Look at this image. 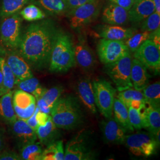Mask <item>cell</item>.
Returning <instances> with one entry per match:
<instances>
[{"label":"cell","instance_id":"24","mask_svg":"<svg viewBox=\"0 0 160 160\" xmlns=\"http://www.w3.org/2000/svg\"><path fill=\"white\" fill-rule=\"evenodd\" d=\"M12 91H10L0 97V118L11 125L17 119L12 104Z\"/></svg>","mask_w":160,"mask_h":160},{"label":"cell","instance_id":"30","mask_svg":"<svg viewBox=\"0 0 160 160\" xmlns=\"http://www.w3.org/2000/svg\"><path fill=\"white\" fill-rule=\"evenodd\" d=\"M18 87L24 92L32 94L36 99L41 97L45 88L40 86L39 80L33 77L17 82Z\"/></svg>","mask_w":160,"mask_h":160},{"label":"cell","instance_id":"14","mask_svg":"<svg viewBox=\"0 0 160 160\" xmlns=\"http://www.w3.org/2000/svg\"><path fill=\"white\" fill-rule=\"evenodd\" d=\"M102 124V131L104 139L108 143L122 144L124 143L125 130L112 117L107 118Z\"/></svg>","mask_w":160,"mask_h":160},{"label":"cell","instance_id":"44","mask_svg":"<svg viewBox=\"0 0 160 160\" xmlns=\"http://www.w3.org/2000/svg\"><path fill=\"white\" fill-rule=\"evenodd\" d=\"M93 0H66L69 9L72 10L84 4L91 2Z\"/></svg>","mask_w":160,"mask_h":160},{"label":"cell","instance_id":"13","mask_svg":"<svg viewBox=\"0 0 160 160\" xmlns=\"http://www.w3.org/2000/svg\"><path fill=\"white\" fill-rule=\"evenodd\" d=\"M5 60L15 76L16 84L33 77L29 64L21 55L15 53H8Z\"/></svg>","mask_w":160,"mask_h":160},{"label":"cell","instance_id":"3","mask_svg":"<svg viewBox=\"0 0 160 160\" xmlns=\"http://www.w3.org/2000/svg\"><path fill=\"white\" fill-rule=\"evenodd\" d=\"M74 46L68 33L59 31L52 50L49 69L53 72L68 71L75 65Z\"/></svg>","mask_w":160,"mask_h":160},{"label":"cell","instance_id":"18","mask_svg":"<svg viewBox=\"0 0 160 160\" xmlns=\"http://www.w3.org/2000/svg\"><path fill=\"white\" fill-rule=\"evenodd\" d=\"M103 20L110 25L120 26L127 23L128 11L112 2L106 6L103 12Z\"/></svg>","mask_w":160,"mask_h":160},{"label":"cell","instance_id":"17","mask_svg":"<svg viewBox=\"0 0 160 160\" xmlns=\"http://www.w3.org/2000/svg\"><path fill=\"white\" fill-rule=\"evenodd\" d=\"M75 59L80 68L90 71L94 67L96 61L92 49L84 40H81L74 46Z\"/></svg>","mask_w":160,"mask_h":160},{"label":"cell","instance_id":"28","mask_svg":"<svg viewBox=\"0 0 160 160\" xmlns=\"http://www.w3.org/2000/svg\"><path fill=\"white\" fill-rule=\"evenodd\" d=\"M37 3L47 12L54 14H63L70 10L66 0H38Z\"/></svg>","mask_w":160,"mask_h":160},{"label":"cell","instance_id":"32","mask_svg":"<svg viewBox=\"0 0 160 160\" xmlns=\"http://www.w3.org/2000/svg\"><path fill=\"white\" fill-rule=\"evenodd\" d=\"M42 149L38 143H29L24 145L21 150V160H41L42 155Z\"/></svg>","mask_w":160,"mask_h":160},{"label":"cell","instance_id":"15","mask_svg":"<svg viewBox=\"0 0 160 160\" xmlns=\"http://www.w3.org/2000/svg\"><path fill=\"white\" fill-rule=\"evenodd\" d=\"M155 12L152 0H135L128 10V20L132 23H139L144 20Z\"/></svg>","mask_w":160,"mask_h":160},{"label":"cell","instance_id":"31","mask_svg":"<svg viewBox=\"0 0 160 160\" xmlns=\"http://www.w3.org/2000/svg\"><path fill=\"white\" fill-rule=\"evenodd\" d=\"M142 91L145 103L155 107H160V82L148 85Z\"/></svg>","mask_w":160,"mask_h":160},{"label":"cell","instance_id":"38","mask_svg":"<svg viewBox=\"0 0 160 160\" xmlns=\"http://www.w3.org/2000/svg\"><path fill=\"white\" fill-rule=\"evenodd\" d=\"M141 26V30L151 32L160 28V14L154 12L143 20Z\"/></svg>","mask_w":160,"mask_h":160},{"label":"cell","instance_id":"33","mask_svg":"<svg viewBox=\"0 0 160 160\" xmlns=\"http://www.w3.org/2000/svg\"><path fill=\"white\" fill-rule=\"evenodd\" d=\"M0 69H1L4 80V88L5 93L12 91L16 84V78L12 69L3 58L0 57Z\"/></svg>","mask_w":160,"mask_h":160},{"label":"cell","instance_id":"49","mask_svg":"<svg viewBox=\"0 0 160 160\" xmlns=\"http://www.w3.org/2000/svg\"><path fill=\"white\" fill-rule=\"evenodd\" d=\"M4 138H3V135L0 132V152L2 151L4 149Z\"/></svg>","mask_w":160,"mask_h":160},{"label":"cell","instance_id":"43","mask_svg":"<svg viewBox=\"0 0 160 160\" xmlns=\"http://www.w3.org/2000/svg\"><path fill=\"white\" fill-rule=\"evenodd\" d=\"M38 110H39L38 108L36 106L34 113L32 114L28 119L25 120H26V123H28V125L32 129H33L35 132L36 131L38 127L39 126H38V124L36 119V113H37V112H38Z\"/></svg>","mask_w":160,"mask_h":160},{"label":"cell","instance_id":"23","mask_svg":"<svg viewBox=\"0 0 160 160\" xmlns=\"http://www.w3.org/2000/svg\"><path fill=\"white\" fill-rule=\"evenodd\" d=\"M147 128L154 137L158 144L160 143V107H155L146 103Z\"/></svg>","mask_w":160,"mask_h":160},{"label":"cell","instance_id":"2","mask_svg":"<svg viewBox=\"0 0 160 160\" xmlns=\"http://www.w3.org/2000/svg\"><path fill=\"white\" fill-rule=\"evenodd\" d=\"M52 120L58 129L71 130L78 127L83 121V113L76 97L67 96L59 98L52 108Z\"/></svg>","mask_w":160,"mask_h":160},{"label":"cell","instance_id":"25","mask_svg":"<svg viewBox=\"0 0 160 160\" xmlns=\"http://www.w3.org/2000/svg\"><path fill=\"white\" fill-rule=\"evenodd\" d=\"M113 112L114 119L126 132H132L133 128L129 122L128 108L120 101L119 99L114 98Z\"/></svg>","mask_w":160,"mask_h":160},{"label":"cell","instance_id":"42","mask_svg":"<svg viewBox=\"0 0 160 160\" xmlns=\"http://www.w3.org/2000/svg\"><path fill=\"white\" fill-rule=\"evenodd\" d=\"M112 2L129 10L133 5L135 0H110Z\"/></svg>","mask_w":160,"mask_h":160},{"label":"cell","instance_id":"5","mask_svg":"<svg viewBox=\"0 0 160 160\" xmlns=\"http://www.w3.org/2000/svg\"><path fill=\"white\" fill-rule=\"evenodd\" d=\"M65 160H89L94 159L95 153L92 149L90 134L81 131L69 140L65 149Z\"/></svg>","mask_w":160,"mask_h":160},{"label":"cell","instance_id":"27","mask_svg":"<svg viewBox=\"0 0 160 160\" xmlns=\"http://www.w3.org/2000/svg\"><path fill=\"white\" fill-rule=\"evenodd\" d=\"M146 109V103L139 110L133 109L131 107L128 108L129 122L133 129L147 128Z\"/></svg>","mask_w":160,"mask_h":160},{"label":"cell","instance_id":"39","mask_svg":"<svg viewBox=\"0 0 160 160\" xmlns=\"http://www.w3.org/2000/svg\"><path fill=\"white\" fill-rule=\"evenodd\" d=\"M21 160L20 157L14 151H2L0 152V160Z\"/></svg>","mask_w":160,"mask_h":160},{"label":"cell","instance_id":"7","mask_svg":"<svg viewBox=\"0 0 160 160\" xmlns=\"http://www.w3.org/2000/svg\"><path fill=\"white\" fill-rule=\"evenodd\" d=\"M22 17L18 12L1 19L0 38L5 46L10 48L19 47L22 38Z\"/></svg>","mask_w":160,"mask_h":160},{"label":"cell","instance_id":"19","mask_svg":"<svg viewBox=\"0 0 160 160\" xmlns=\"http://www.w3.org/2000/svg\"><path fill=\"white\" fill-rule=\"evenodd\" d=\"M12 125V131L14 137L23 147L36 141L37 139L36 132L28 125L26 120L17 117Z\"/></svg>","mask_w":160,"mask_h":160},{"label":"cell","instance_id":"16","mask_svg":"<svg viewBox=\"0 0 160 160\" xmlns=\"http://www.w3.org/2000/svg\"><path fill=\"white\" fill-rule=\"evenodd\" d=\"M77 92L81 101L92 113H97L92 83L88 78H81L77 82Z\"/></svg>","mask_w":160,"mask_h":160},{"label":"cell","instance_id":"29","mask_svg":"<svg viewBox=\"0 0 160 160\" xmlns=\"http://www.w3.org/2000/svg\"><path fill=\"white\" fill-rule=\"evenodd\" d=\"M64 149L62 141H56L47 145L42 155V160H64Z\"/></svg>","mask_w":160,"mask_h":160},{"label":"cell","instance_id":"41","mask_svg":"<svg viewBox=\"0 0 160 160\" xmlns=\"http://www.w3.org/2000/svg\"><path fill=\"white\" fill-rule=\"evenodd\" d=\"M49 117L50 116H49V114L41 112L39 109L36 115V119L37 120L38 126H43L45 125Z\"/></svg>","mask_w":160,"mask_h":160},{"label":"cell","instance_id":"40","mask_svg":"<svg viewBox=\"0 0 160 160\" xmlns=\"http://www.w3.org/2000/svg\"><path fill=\"white\" fill-rule=\"evenodd\" d=\"M36 100L37 101V107L39 109L40 111L45 113L46 114H49L51 113V109L49 107L46 102L42 97H39Z\"/></svg>","mask_w":160,"mask_h":160},{"label":"cell","instance_id":"46","mask_svg":"<svg viewBox=\"0 0 160 160\" xmlns=\"http://www.w3.org/2000/svg\"><path fill=\"white\" fill-rule=\"evenodd\" d=\"M145 101H140V100H132L130 103L129 107L137 110H139L145 104Z\"/></svg>","mask_w":160,"mask_h":160},{"label":"cell","instance_id":"37","mask_svg":"<svg viewBox=\"0 0 160 160\" xmlns=\"http://www.w3.org/2000/svg\"><path fill=\"white\" fill-rule=\"evenodd\" d=\"M63 91V87L62 86H56L49 89L45 88L41 97L46 102L47 104L52 110L55 103L61 97Z\"/></svg>","mask_w":160,"mask_h":160},{"label":"cell","instance_id":"11","mask_svg":"<svg viewBox=\"0 0 160 160\" xmlns=\"http://www.w3.org/2000/svg\"><path fill=\"white\" fill-rule=\"evenodd\" d=\"M134 57L155 74L160 72V49L152 40H145L135 52Z\"/></svg>","mask_w":160,"mask_h":160},{"label":"cell","instance_id":"22","mask_svg":"<svg viewBox=\"0 0 160 160\" xmlns=\"http://www.w3.org/2000/svg\"><path fill=\"white\" fill-rule=\"evenodd\" d=\"M57 126L52 120L51 116L47 121L45 125L38 127L36 133L40 142L48 145L56 141L59 136V132Z\"/></svg>","mask_w":160,"mask_h":160},{"label":"cell","instance_id":"48","mask_svg":"<svg viewBox=\"0 0 160 160\" xmlns=\"http://www.w3.org/2000/svg\"><path fill=\"white\" fill-rule=\"evenodd\" d=\"M155 7V12L160 14V0H152Z\"/></svg>","mask_w":160,"mask_h":160},{"label":"cell","instance_id":"1","mask_svg":"<svg viewBox=\"0 0 160 160\" xmlns=\"http://www.w3.org/2000/svg\"><path fill=\"white\" fill-rule=\"evenodd\" d=\"M58 32V29L51 20L32 23L22 34L18 47L20 55L36 68L46 67L49 63Z\"/></svg>","mask_w":160,"mask_h":160},{"label":"cell","instance_id":"45","mask_svg":"<svg viewBox=\"0 0 160 160\" xmlns=\"http://www.w3.org/2000/svg\"><path fill=\"white\" fill-rule=\"evenodd\" d=\"M149 39L152 40L156 45V46L160 49V28L150 32Z\"/></svg>","mask_w":160,"mask_h":160},{"label":"cell","instance_id":"35","mask_svg":"<svg viewBox=\"0 0 160 160\" xmlns=\"http://www.w3.org/2000/svg\"><path fill=\"white\" fill-rule=\"evenodd\" d=\"M118 98L128 108H129L130 103L132 100H137L145 101V98L142 91H139L132 88L119 92L118 95Z\"/></svg>","mask_w":160,"mask_h":160},{"label":"cell","instance_id":"34","mask_svg":"<svg viewBox=\"0 0 160 160\" xmlns=\"http://www.w3.org/2000/svg\"><path fill=\"white\" fill-rule=\"evenodd\" d=\"M21 17L28 22L40 20L46 17L45 14L38 6L30 4L24 7L20 12Z\"/></svg>","mask_w":160,"mask_h":160},{"label":"cell","instance_id":"10","mask_svg":"<svg viewBox=\"0 0 160 160\" xmlns=\"http://www.w3.org/2000/svg\"><path fill=\"white\" fill-rule=\"evenodd\" d=\"M97 52L101 62L106 65L119 60L129 51L123 41L102 39L98 42Z\"/></svg>","mask_w":160,"mask_h":160},{"label":"cell","instance_id":"36","mask_svg":"<svg viewBox=\"0 0 160 160\" xmlns=\"http://www.w3.org/2000/svg\"><path fill=\"white\" fill-rule=\"evenodd\" d=\"M149 34L150 32L143 31L142 33L132 35L131 37L123 42L129 52H135L145 40L149 39Z\"/></svg>","mask_w":160,"mask_h":160},{"label":"cell","instance_id":"21","mask_svg":"<svg viewBox=\"0 0 160 160\" xmlns=\"http://www.w3.org/2000/svg\"><path fill=\"white\" fill-rule=\"evenodd\" d=\"M135 30L132 29L116 25H106L100 30L98 36L105 39L125 41L135 34Z\"/></svg>","mask_w":160,"mask_h":160},{"label":"cell","instance_id":"20","mask_svg":"<svg viewBox=\"0 0 160 160\" xmlns=\"http://www.w3.org/2000/svg\"><path fill=\"white\" fill-rule=\"evenodd\" d=\"M131 80L134 88L139 91H142L148 85L147 69L135 58L132 60Z\"/></svg>","mask_w":160,"mask_h":160},{"label":"cell","instance_id":"26","mask_svg":"<svg viewBox=\"0 0 160 160\" xmlns=\"http://www.w3.org/2000/svg\"><path fill=\"white\" fill-rule=\"evenodd\" d=\"M34 0H2L0 8V19L17 13L24 6Z\"/></svg>","mask_w":160,"mask_h":160},{"label":"cell","instance_id":"12","mask_svg":"<svg viewBox=\"0 0 160 160\" xmlns=\"http://www.w3.org/2000/svg\"><path fill=\"white\" fill-rule=\"evenodd\" d=\"M12 104L17 117L26 120L34 113L36 100L32 94L20 89L12 94Z\"/></svg>","mask_w":160,"mask_h":160},{"label":"cell","instance_id":"47","mask_svg":"<svg viewBox=\"0 0 160 160\" xmlns=\"http://www.w3.org/2000/svg\"><path fill=\"white\" fill-rule=\"evenodd\" d=\"M5 94V91L4 88V80L3 75L2 74L1 69H0V97Z\"/></svg>","mask_w":160,"mask_h":160},{"label":"cell","instance_id":"8","mask_svg":"<svg viewBox=\"0 0 160 160\" xmlns=\"http://www.w3.org/2000/svg\"><path fill=\"white\" fill-rule=\"evenodd\" d=\"M100 12V3L97 0L70 10L68 12L69 22L72 28H81L96 19Z\"/></svg>","mask_w":160,"mask_h":160},{"label":"cell","instance_id":"6","mask_svg":"<svg viewBox=\"0 0 160 160\" xmlns=\"http://www.w3.org/2000/svg\"><path fill=\"white\" fill-rule=\"evenodd\" d=\"M92 87L98 109L106 118L112 117L116 90L110 83L103 79L94 80Z\"/></svg>","mask_w":160,"mask_h":160},{"label":"cell","instance_id":"4","mask_svg":"<svg viewBox=\"0 0 160 160\" xmlns=\"http://www.w3.org/2000/svg\"><path fill=\"white\" fill-rule=\"evenodd\" d=\"M132 60L129 52L114 62L104 65L105 72L113 81L119 92L133 87L131 80Z\"/></svg>","mask_w":160,"mask_h":160},{"label":"cell","instance_id":"9","mask_svg":"<svg viewBox=\"0 0 160 160\" xmlns=\"http://www.w3.org/2000/svg\"><path fill=\"white\" fill-rule=\"evenodd\" d=\"M124 142L132 154L143 157L153 154L158 145L151 134L143 132L127 135Z\"/></svg>","mask_w":160,"mask_h":160}]
</instances>
